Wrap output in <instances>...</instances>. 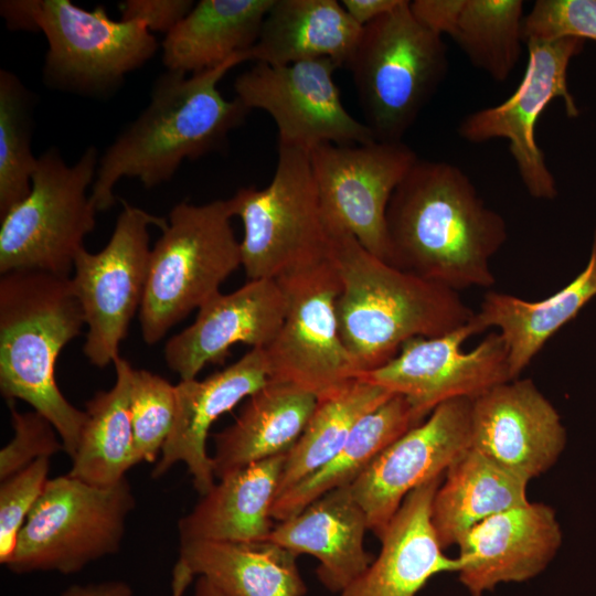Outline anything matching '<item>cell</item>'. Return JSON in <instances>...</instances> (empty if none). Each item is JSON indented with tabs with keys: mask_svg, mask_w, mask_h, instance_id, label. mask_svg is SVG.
<instances>
[{
	"mask_svg": "<svg viewBox=\"0 0 596 596\" xmlns=\"http://www.w3.org/2000/svg\"><path fill=\"white\" fill-rule=\"evenodd\" d=\"M386 225L393 266L457 292L496 284L490 260L507 223L459 167L418 158L390 200Z\"/></svg>",
	"mask_w": 596,
	"mask_h": 596,
	"instance_id": "1",
	"label": "cell"
},
{
	"mask_svg": "<svg viewBox=\"0 0 596 596\" xmlns=\"http://www.w3.org/2000/svg\"><path fill=\"white\" fill-rule=\"evenodd\" d=\"M247 61L241 54L199 73L167 71L153 84L146 109L99 158L91 200L97 212L110 209L114 188L137 178L145 188L169 181L184 160L219 150L248 109L219 89L223 76Z\"/></svg>",
	"mask_w": 596,
	"mask_h": 596,
	"instance_id": "2",
	"label": "cell"
},
{
	"mask_svg": "<svg viewBox=\"0 0 596 596\" xmlns=\"http://www.w3.org/2000/svg\"><path fill=\"white\" fill-rule=\"evenodd\" d=\"M328 259L341 286L340 337L360 374L386 364L408 340L448 333L475 315L457 291L374 256L348 232L331 231Z\"/></svg>",
	"mask_w": 596,
	"mask_h": 596,
	"instance_id": "3",
	"label": "cell"
},
{
	"mask_svg": "<svg viewBox=\"0 0 596 596\" xmlns=\"http://www.w3.org/2000/svg\"><path fill=\"white\" fill-rule=\"evenodd\" d=\"M85 324L70 277L20 269L0 279V392L12 403L22 400L55 428L73 458L85 411L60 391L55 364L62 349Z\"/></svg>",
	"mask_w": 596,
	"mask_h": 596,
	"instance_id": "4",
	"label": "cell"
},
{
	"mask_svg": "<svg viewBox=\"0 0 596 596\" xmlns=\"http://www.w3.org/2000/svg\"><path fill=\"white\" fill-rule=\"evenodd\" d=\"M0 13L12 30L44 34V79L62 91L107 95L158 50L145 25L113 20L103 6L86 10L70 0H4Z\"/></svg>",
	"mask_w": 596,
	"mask_h": 596,
	"instance_id": "5",
	"label": "cell"
},
{
	"mask_svg": "<svg viewBox=\"0 0 596 596\" xmlns=\"http://www.w3.org/2000/svg\"><path fill=\"white\" fill-rule=\"evenodd\" d=\"M228 200L204 204L181 202L150 253L139 311L143 341L159 342L193 309L220 292L242 266L241 242L231 225Z\"/></svg>",
	"mask_w": 596,
	"mask_h": 596,
	"instance_id": "6",
	"label": "cell"
},
{
	"mask_svg": "<svg viewBox=\"0 0 596 596\" xmlns=\"http://www.w3.org/2000/svg\"><path fill=\"white\" fill-rule=\"evenodd\" d=\"M364 124L375 140L397 142L417 119L448 71L443 36L421 24L402 0L372 21L347 65Z\"/></svg>",
	"mask_w": 596,
	"mask_h": 596,
	"instance_id": "7",
	"label": "cell"
},
{
	"mask_svg": "<svg viewBox=\"0 0 596 596\" xmlns=\"http://www.w3.org/2000/svg\"><path fill=\"white\" fill-rule=\"evenodd\" d=\"M228 202L243 223L241 256L248 280L278 279L328 258L331 232L308 151L278 145L270 183L242 188Z\"/></svg>",
	"mask_w": 596,
	"mask_h": 596,
	"instance_id": "8",
	"label": "cell"
},
{
	"mask_svg": "<svg viewBox=\"0 0 596 596\" xmlns=\"http://www.w3.org/2000/svg\"><path fill=\"white\" fill-rule=\"evenodd\" d=\"M99 157L94 146L68 166L56 148L38 159L29 194L0 217V273L35 269L70 277L96 224L87 194Z\"/></svg>",
	"mask_w": 596,
	"mask_h": 596,
	"instance_id": "9",
	"label": "cell"
},
{
	"mask_svg": "<svg viewBox=\"0 0 596 596\" xmlns=\"http://www.w3.org/2000/svg\"><path fill=\"white\" fill-rule=\"evenodd\" d=\"M135 505L126 477L109 487L92 486L70 475L49 479L6 566L15 574L77 573L119 551Z\"/></svg>",
	"mask_w": 596,
	"mask_h": 596,
	"instance_id": "10",
	"label": "cell"
},
{
	"mask_svg": "<svg viewBox=\"0 0 596 596\" xmlns=\"http://www.w3.org/2000/svg\"><path fill=\"white\" fill-rule=\"evenodd\" d=\"M167 224L168 219L124 202L106 246L97 253L85 247L77 253L71 280L88 327L83 352L92 364L103 369L119 355L145 294L149 226L163 230Z\"/></svg>",
	"mask_w": 596,
	"mask_h": 596,
	"instance_id": "11",
	"label": "cell"
},
{
	"mask_svg": "<svg viewBox=\"0 0 596 596\" xmlns=\"http://www.w3.org/2000/svg\"><path fill=\"white\" fill-rule=\"evenodd\" d=\"M287 299V312L274 341L264 350L268 379L290 383L323 396L359 377L344 347L336 304L338 273L327 258L276 279Z\"/></svg>",
	"mask_w": 596,
	"mask_h": 596,
	"instance_id": "12",
	"label": "cell"
},
{
	"mask_svg": "<svg viewBox=\"0 0 596 596\" xmlns=\"http://www.w3.org/2000/svg\"><path fill=\"white\" fill-rule=\"evenodd\" d=\"M312 175L328 228L350 233L366 251L389 263L390 200L415 162L403 141L324 143L309 152Z\"/></svg>",
	"mask_w": 596,
	"mask_h": 596,
	"instance_id": "13",
	"label": "cell"
},
{
	"mask_svg": "<svg viewBox=\"0 0 596 596\" xmlns=\"http://www.w3.org/2000/svg\"><path fill=\"white\" fill-rule=\"evenodd\" d=\"M584 44L581 39L526 43L529 58L513 94L499 105L468 114L458 126L459 136L468 142L508 140L519 177L536 200H554L557 184L538 143L535 128L541 114L556 98L563 100L568 117L579 115L568 89L567 70Z\"/></svg>",
	"mask_w": 596,
	"mask_h": 596,
	"instance_id": "14",
	"label": "cell"
},
{
	"mask_svg": "<svg viewBox=\"0 0 596 596\" xmlns=\"http://www.w3.org/2000/svg\"><path fill=\"white\" fill-rule=\"evenodd\" d=\"M338 65L329 58L288 65H256L234 82L236 98L248 109L274 119L278 145L310 152L324 145H362L374 141L370 128L343 106L333 79Z\"/></svg>",
	"mask_w": 596,
	"mask_h": 596,
	"instance_id": "15",
	"label": "cell"
},
{
	"mask_svg": "<svg viewBox=\"0 0 596 596\" xmlns=\"http://www.w3.org/2000/svg\"><path fill=\"white\" fill-rule=\"evenodd\" d=\"M479 331L470 320L448 333L413 338L395 358L358 379L404 396L425 419L438 405L473 400L491 387L512 381L508 351L499 332L487 334L470 351L462 343Z\"/></svg>",
	"mask_w": 596,
	"mask_h": 596,
	"instance_id": "16",
	"label": "cell"
},
{
	"mask_svg": "<svg viewBox=\"0 0 596 596\" xmlns=\"http://www.w3.org/2000/svg\"><path fill=\"white\" fill-rule=\"evenodd\" d=\"M472 400L438 405L429 417L384 448L350 485L369 530L381 540L404 499L444 472L471 446Z\"/></svg>",
	"mask_w": 596,
	"mask_h": 596,
	"instance_id": "17",
	"label": "cell"
},
{
	"mask_svg": "<svg viewBox=\"0 0 596 596\" xmlns=\"http://www.w3.org/2000/svg\"><path fill=\"white\" fill-rule=\"evenodd\" d=\"M566 444L553 404L531 379L498 384L471 405V448L530 481L547 471Z\"/></svg>",
	"mask_w": 596,
	"mask_h": 596,
	"instance_id": "18",
	"label": "cell"
},
{
	"mask_svg": "<svg viewBox=\"0 0 596 596\" xmlns=\"http://www.w3.org/2000/svg\"><path fill=\"white\" fill-rule=\"evenodd\" d=\"M286 312V295L276 279L248 280L233 292H219L199 308L191 326L167 341L166 363L181 380L196 379L206 364L223 363L233 344L267 348Z\"/></svg>",
	"mask_w": 596,
	"mask_h": 596,
	"instance_id": "19",
	"label": "cell"
},
{
	"mask_svg": "<svg viewBox=\"0 0 596 596\" xmlns=\"http://www.w3.org/2000/svg\"><path fill=\"white\" fill-rule=\"evenodd\" d=\"M561 543L554 509L528 501L483 520L460 540L459 581L471 596L525 582L546 568Z\"/></svg>",
	"mask_w": 596,
	"mask_h": 596,
	"instance_id": "20",
	"label": "cell"
},
{
	"mask_svg": "<svg viewBox=\"0 0 596 596\" xmlns=\"http://www.w3.org/2000/svg\"><path fill=\"white\" fill-rule=\"evenodd\" d=\"M268 381L263 349H252L227 368L198 380H180L175 387V416L172 429L151 476H163L183 462L200 496L215 485L213 464L206 453L211 426L220 416L247 398Z\"/></svg>",
	"mask_w": 596,
	"mask_h": 596,
	"instance_id": "21",
	"label": "cell"
},
{
	"mask_svg": "<svg viewBox=\"0 0 596 596\" xmlns=\"http://www.w3.org/2000/svg\"><path fill=\"white\" fill-rule=\"evenodd\" d=\"M441 480H429L404 499L380 540L379 555L339 596H416L433 576L459 571V558L445 555L430 521Z\"/></svg>",
	"mask_w": 596,
	"mask_h": 596,
	"instance_id": "22",
	"label": "cell"
},
{
	"mask_svg": "<svg viewBox=\"0 0 596 596\" xmlns=\"http://www.w3.org/2000/svg\"><path fill=\"white\" fill-rule=\"evenodd\" d=\"M366 515L350 486L331 490L274 525L266 541L318 560L316 574L334 594L351 584L374 557L364 549Z\"/></svg>",
	"mask_w": 596,
	"mask_h": 596,
	"instance_id": "23",
	"label": "cell"
},
{
	"mask_svg": "<svg viewBox=\"0 0 596 596\" xmlns=\"http://www.w3.org/2000/svg\"><path fill=\"white\" fill-rule=\"evenodd\" d=\"M286 455L233 471L178 522L180 545L191 542L266 541L274 528L272 509Z\"/></svg>",
	"mask_w": 596,
	"mask_h": 596,
	"instance_id": "24",
	"label": "cell"
},
{
	"mask_svg": "<svg viewBox=\"0 0 596 596\" xmlns=\"http://www.w3.org/2000/svg\"><path fill=\"white\" fill-rule=\"evenodd\" d=\"M297 557L270 541L191 542L180 545L173 588L198 575L228 596H305Z\"/></svg>",
	"mask_w": 596,
	"mask_h": 596,
	"instance_id": "25",
	"label": "cell"
},
{
	"mask_svg": "<svg viewBox=\"0 0 596 596\" xmlns=\"http://www.w3.org/2000/svg\"><path fill=\"white\" fill-rule=\"evenodd\" d=\"M596 297V226L585 268L555 294L529 301L490 290L485 294L471 321L479 333L496 328L502 337L511 376L521 373L542 350L549 339Z\"/></svg>",
	"mask_w": 596,
	"mask_h": 596,
	"instance_id": "26",
	"label": "cell"
},
{
	"mask_svg": "<svg viewBox=\"0 0 596 596\" xmlns=\"http://www.w3.org/2000/svg\"><path fill=\"white\" fill-rule=\"evenodd\" d=\"M317 396L274 380L249 395L235 422L214 435V477L287 454L302 434Z\"/></svg>",
	"mask_w": 596,
	"mask_h": 596,
	"instance_id": "27",
	"label": "cell"
},
{
	"mask_svg": "<svg viewBox=\"0 0 596 596\" xmlns=\"http://www.w3.org/2000/svg\"><path fill=\"white\" fill-rule=\"evenodd\" d=\"M362 29L336 0H274L247 61L279 66L329 58L347 66Z\"/></svg>",
	"mask_w": 596,
	"mask_h": 596,
	"instance_id": "28",
	"label": "cell"
},
{
	"mask_svg": "<svg viewBox=\"0 0 596 596\" xmlns=\"http://www.w3.org/2000/svg\"><path fill=\"white\" fill-rule=\"evenodd\" d=\"M430 504V521L443 549L458 544L478 523L526 503L529 481L468 448L446 470Z\"/></svg>",
	"mask_w": 596,
	"mask_h": 596,
	"instance_id": "29",
	"label": "cell"
},
{
	"mask_svg": "<svg viewBox=\"0 0 596 596\" xmlns=\"http://www.w3.org/2000/svg\"><path fill=\"white\" fill-rule=\"evenodd\" d=\"M274 0H201L162 42L167 71L194 74L245 54Z\"/></svg>",
	"mask_w": 596,
	"mask_h": 596,
	"instance_id": "30",
	"label": "cell"
},
{
	"mask_svg": "<svg viewBox=\"0 0 596 596\" xmlns=\"http://www.w3.org/2000/svg\"><path fill=\"white\" fill-rule=\"evenodd\" d=\"M423 421L404 396L393 394L358 422L326 465L276 498L273 519L286 520L324 493L350 486L384 448Z\"/></svg>",
	"mask_w": 596,
	"mask_h": 596,
	"instance_id": "31",
	"label": "cell"
},
{
	"mask_svg": "<svg viewBox=\"0 0 596 596\" xmlns=\"http://www.w3.org/2000/svg\"><path fill=\"white\" fill-rule=\"evenodd\" d=\"M116 382L109 391L96 393L86 402L87 419L72 458L71 477L96 487H109L137 464L130 417L134 369L117 356Z\"/></svg>",
	"mask_w": 596,
	"mask_h": 596,
	"instance_id": "32",
	"label": "cell"
},
{
	"mask_svg": "<svg viewBox=\"0 0 596 596\" xmlns=\"http://www.w3.org/2000/svg\"><path fill=\"white\" fill-rule=\"evenodd\" d=\"M392 395L379 385L355 379L318 397L302 434L286 455L277 497L326 465L358 422Z\"/></svg>",
	"mask_w": 596,
	"mask_h": 596,
	"instance_id": "33",
	"label": "cell"
},
{
	"mask_svg": "<svg viewBox=\"0 0 596 596\" xmlns=\"http://www.w3.org/2000/svg\"><path fill=\"white\" fill-rule=\"evenodd\" d=\"M524 17L521 0H465L450 36L475 67L504 82L521 56Z\"/></svg>",
	"mask_w": 596,
	"mask_h": 596,
	"instance_id": "34",
	"label": "cell"
},
{
	"mask_svg": "<svg viewBox=\"0 0 596 596\" xmlns=\"http://www.w3.org/2000/svg\"><path fill=\"white\" fill-rule=\"evenodd\" d=\"M31 92L13 73L0 71V217L31 190L33 156Z\"/></svg>",
	"mask_w": 596,
	"mask_h": 596,
	"instance_id": "35",
	"label": "cell"
},
{
	"mask_svg": "<svg viewBox=\"0 0 596 596\" xmlns=\"http://www.w3.org/2000/svg\"><path fill=\"white\" fill-rule=\"evenodd\" d=\"M174 416V385L150 371L134 369L130 417L137 464L157 461L172 429Z\"/></svg>",
	"mask_w": 596,
	"mask_h": 596,
	"instance_id": "36",
	"label": "cell"
},
{
	"mask_svg": "<svg viewBox=\"0 0 596 596\" xmlns=\"http://www.w3.org/2000/svg\"><path fill=\"white\" fill-rule=\"evenodd\" d=\"M524 43L581 39L596 42V0H538L523 21Z\"/></svg>",
	"mask_w": 596,
	"mask_h": 596,
	"instance_id": "37",
	"label": "cell"
},
{
	"mask_svg": "<svg viewBox=\"0 0 596 596\" xmlns=\"http://www.w3.org/2000/svg\"><path fill=\"white\" fill-rule=\"evenodd\" d=\"M50 458H40L1 481L0 486V563L7 565L20 531L49 480Z\"/></svg>",
	"mask_w": 596,
	"mask_h": 596,
	"instance_id": "38",
	"label": "cell"
},
{
	"mask_svg": "<svg viewBox=\"0 0 596 596\" xmlns=\"http://www.w3.org/2000/svg\"><path fill=\"white\" fill-rule=\"evenodd\" d=\"M12 439L0 450V479L10 478L40 458L63 450L54 426L36 411L19 412L9 403ZM58 435V434H57Z\"/></svg>",
	"mask_w": 596,
	"mask_h": 596,
	"instance_id": "39",
	"label": "cell"
},
{
	"mask_svg": "<svg viewBox=\"0 0 596 596\" xmlns=\"http://www.w3.org/2000/svg\"><path fill=\"white\" fill-rule=\"evenodd\" d=\"M191 0H126L118 4L121 20L145 25L151 33L171 32L191 11Z\"/></svg>",
	"mask_w": 596,
	"mask_h": 596,
	"instance_id": "40",
	"label": "cell"
},
{
	"mask_svg": "<svg viewBox=\"0 0 596 596\" xmlns=\"http://www.w3.org/2000/svg\"><path fill=\"white\" fill-rule=\"evenodd\" d=\"M464 3L465 0H414L409 8L421 24L443 36L453 34Z\"/></svg>",
	"mask_w": 596,
	"mask_h": 596,
	"instance_id": "41",
	"label": "cell"
},
{
	"mask_svg": "<svg viewBox=\"0 0 596 596\" xmlns=\"http://www.w3.org/2000/svg\"><path fill=\"white\" fill-rule=\"evenodd\" d=\"M402 0H342L340 1L351 19L364 28L372 21L390 12Z\"/></svg>",
	"mask_w": 596,
	"mask_h": 596,
	"instance_id": "42",
	"label": "cell"
},
{
	"mask_svg": "<svg viewBox=\"0 0 596 596\" xmlns=\"http://www.w3.org/2000/svg\"><path fill=\"white\" fill-rule=\"evenodd\" d=\"M132 589L123 581H107L87 585H73L61 596H131Z\"/></svg>",
	"mask_w": 596,
	"mask_h": 596,
	"instance_id": "43",
	"label": "cell"
},
{
	"mask_svg": "<svg viewBox=\"0 0 596 596\" xmlns=\"http://www.w3.org/2000/svg\"><path fill=\"white\" fill-rule=\"evenodd\" d=\"M194 596H228L206 578L199 576L194 586Z\"/></svg>",
	"mask_w": 596,
	"mask_h": 596,
	"instance_id": "44",
	"label": "cell"
}]
</instances>
